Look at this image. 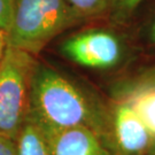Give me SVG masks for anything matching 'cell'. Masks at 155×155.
Segmentation results:
<instances>
[{
    "instance_id": "6da1fadb",
    "label": "cell",
    "mask_w": 155,
    "mask_h": 155,
    "mask_svg": "<svg viewBox=\"0 0 155 155\" xmlns=\"http://www.w3.org/2000/svg\"><path fill=\"white\" fill-rule=\"evenodd\" d=\"M28 115L53 127H86L105 136V122L83 92L44 64L36 63L33 67Z\"/></svg>"
},
{
    "instance_id": "7a4b0ae2",
    "label": "cell",
    "mask_w": 155,
    "mask_h": 155,
    "mask_svg": "<svg viewBox=\"0 0 155 155\" xmlns=\"http://www.w3.org/2000/svg\"><path fill=\"white\" fill-rule=\"evenodd\" d=\"M82 21L68 0H14L7 46L35 55L58 35Z\"/></svg>"
},
{
    "instance_id": "3957f363",
    "label": "cell",
    "mask_w": 155,
    "mask_h": 155,
    "mask_svg": "<svg viewBox=\"0 0 155 155\" xmlns=\"http://www.w3.org/2000/svg\"><path fill=\"white\" fill-rule=\"evenodd\" d=\"M33 55L7 46L0 63V132L16 139L29 111Z\"/></svg>"
},
{
    "instance_id": "277c9868",
    "label": "cell",
    "mask_w": 155,
    "mask_h": 155,
    "mask_svg": "<svg viewBox=\"0 0 155 155\" xmlns=\"http://www.w3.org/2000/svg\"><path fill=\"white\" fill-rule=\"evenodd\" d=\"M61 52L78 66L91 69H109L118 64L123 55L120 39L107 30H85L67 38Z\"/></svg>"
},
{
    "instance_id": "5b68a950",
    "label": "cell",
    "mask_w": 155,
    "mask_h": 155,
    "mask_svg": "<svg viewBox=\"0 0 155 155\" xmlns=\"http://www.w3.org/2000/svg\"><path fill=\"white\" fill-rule=\"evenodd\" d=\"M32 121L44 134L51 155H114L105 136L90 127L58 129Z\"/></svg>"
},
{
    "instance_id": "8992f818",
    "label": "cell",
    "mask_w": 155,
    "mask_h": 155,
    "mask_svg": "<svg viewBox=\"0 0 155 155\" xmlns=\"http://www.w3.org/2000/svg\"><path fill=\"white\" fill-rule=\"evenodd\" d=\"M114 136L118 148L129 155L143 153L154 137L129 102H123L115 109Z\"/></svg>"
},
{
    "instance_id": "52a82bcc",
    "label": "cell",
    "mask_w": 155,
    "mask_h": 155,
    "mask_svg": "<svg viewBox=\"0 0 155 155\" xmlns=\"http://www.w3.org/2000/svg\"><path fill=\"white\" fill-rule=\"evenodd\" d=\"M16 148L17 155H51L44 134L28 115L17 134Z\"/></svg>"
},
{
    "instance_id": "ba28073f",
    "label": "cell",
    "mask_w": 155,
    "mask_h": 155,
    "mask_svg": "<svg viewBox=\"0 0 155 155\" xmlns=\"http://www.w3.org/2000/svg\"><path fill=\"white\" fill-rule=\"evenodd\" d=\"M127 102L155 137V86L141 87L130 97Z\"/></svg>"
},
{
    "instance_id": "9c48e42d",
    "label": "cell",
    "mask_w": 155,
    "mask_h": 155,
    "mask_svg": "<svg viewBox=\"0 0 155 155\" xmlns=\"http://www.w3.org/2000/svg\"><path fill=\"white\" fill-rule=\"evenodd\" d=\"M68 2L85 20L114 9L117 0H68Z\"/></svg>"
},
{
    "instance_id": "30bf717a",
    "label": "cell",
    "mask_w": 155,
    "mask_h": 155,
    "mask_svg": "<svg viewBox=\"0 0 155 155\" xmlns=\"http://www.w3.org/2000/svg\"><path fill=\"white\" fill-rule=\"evenodd\" d=\"M14 11V0H0V29L8 31Z\"/></svg>"
},
{
    "instance_id": "8fae6325",
    "label": "cell",
    "mask_w": 155,
    "mask_h": 155,
    "mask_svg": "<svg viewBox=\"0 0 155 155\" xmlns=\"http://www.w3.org/2000/svg\"><path fill=\"white\" fill-rule=\"evenodd\" d=\"M143 0H117L116 5L113 11L115 12V15L118 17H125L130 15Z\"/></svg>"
},
{
    "instance_id": "7c38bea8",
    "label": "cell",
    "mask_w": 155,
    "mask_h": 155,
    "mask_svg": "<svg viewBox=\"0 0 155 155\" xmlns=\"http://www.w3.org/2000/svg\"><path fill=\"white\" fill-rule=\"evenodd\" d=\"M0 155H17L16 139L0 132Z\"/></svg>"
},
{
    "instance_id": "4fadbf2b",
    "label": "cell",
    "mask_w": 155,
    "mask_h": 155,
    "mask_svg": "<svg viewBox=\"0 0 155 155\" xmlns=\"http://www.w3.org/2000/svg\"><path fill=\"white\" fill-rule=\"evenodd\" d=\"M6 48H7V32L0 29V63L4 59Z\"/></svg>"
},
{
    "instance_id": "5bb4252c",
    "label": "cell",
    "mask_w": 155,
    "mask_h": 155,
    "mask_svg": "<svg viewBox=\"0 0 155 155\" xmlns=\"http://www.w3.org/2000/svg\"><path fill=\"white\" fill-rule=\"evenodd\" d=\"M150 41L155 44V20H154V22H153V24H152V28H150Z\"/></svg>"
},
{
    "instance_id": "9a60e30c",
    "label": "cell",
    "mask_w": 155,
    "mask_h": 155,
    "mask_svg": "<svg viewBox=\"0 0 155 155\" xmlns=\"http://www.w3.org/2000/svg\"><path fill=\"white\" fill-rule=\"evenodd\" d=\"M153 86H155V83H154V84H153Z\"/></svg>"
},
{
    "instance_id": "2e32d148",
    "label": "cell",
    "mask_w": 155,
    "mask_h": 155,
    "mask_svg": "<svg viewBox=\"0 0 155 155\" xmlns=\"http://www.w3.org/2000/svg\"><path fill=\"white\" fill-rule=\"evenodd\" d=\"M154 155H155V153H154Z\"/></svg>"
}]
</instances>
